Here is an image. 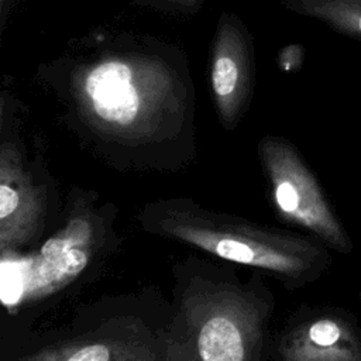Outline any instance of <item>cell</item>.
Here are the masks:
<instances>
[{"label":"cell","mask_w":361,"mask_h":361,"mask_svg":"<svg viewBox=\"0 0 361 361\" xmlns=\"http://www.w3.org/2000/svg\"><path fill=\"white\" fill-rule=\"evenodd\" d=\"M276 59L282 71L298 69L302 62V48L299 45H288L278 52Z\"/></svg>","instance_id":"8fae6325"},{"label":"cell","mask_w":361,"mask_h":361,"mask_svg":"<svg viewBox=\"0 0 361 361\" xmlns=\"http://www.w3.org/2000/svg\"><path fill=\"white\" fill-rule=\"evenodd\" d=\"M360 302H361V289H360Z\"/></svg>","instance_id":"5bb4252c"},{"label":"cell","mask_w":361,"mask_h":361,"mask_svg":"<svg viewBox=\"0 0 361 361\" xmlns=\"http://www.w3.org/2000/svg\"><path fill=\"white\" fill-rule=\"evenodd\" d=\"M257 152L278 217L331 251L351 254L354 244L299 149L285 137L267 134L258 141Z\"/></svg>","instance_id":"5b68a950"},{"label":"cell","mask_w":361,"mask_h":361,"mask_svg":"<svg viewBox=\"0 0 361 361\" xmlns=\"http://www.w3.org/2000/svg\"><path fill=\"white\" fill-rule=\"evenodd\" d=\"M137 219L148 234L193 247L237 267L261 271L289 290L316 282L333 262L331 250L310 234L221 213L190 197L152 200Z\"/></svg>","instance_id":"3957f363"},{"label":"cell","mask_w":361,"mask_h":361,"mask_svg":"<svg viewBox=\"0 0 361 361\" xmlns=\"http://www.w3.org/2000/svg\"><path fill=\"white\" fill-rule=\"evenodd\" d=\"M254 38L234 11H221L209 49V87L220 126L233 131L247 114L255 89Z\"/></svg>","instance_id":"8992f818"},{"label":"cell","mask_w":361,"mask_h":361,"mask_svg":"<svg viewBox=\"0 0 361 361\" xmlns=\"http://www.w3.org/2000/svg\"><path fill=\"white\" fill-rule=\"evenodd\" d=\"M252 269L189 257L173 267V300L157 329L159 361H268L275 296Z\"/></svg>","instance_id":"7a4b0ae2"},{"label":"cell","mask_w":361,"mask_h":361,"mask_svg":"<svg viewBox=\"0 0 361 361\" xmlns=\"http://www.w3.org/2000/svg\"><path fill=\"white\" fill-rule=\"evenodd\" d=\"M290 11L317 18L334 30L361 37V0H281Z\"/></svg>","instance_id":"9c48e42d"},{"label":"cell","mask_w":361,"mask_h":361,"mask_svg":"<svg viewBox=\"0 0 361 361\" xmlns=\"http://www.w3.org/2000/svg\"><path fill=\"white\" fill-rule=\"evenodd\" d=\"M126 361H159V355H158V343H157V334L155 337L145 344L144 347H141L138 351H135L130 358H127Z\"/></svg>","instance_id":"7c38bea8"},{"label":"cell","mask_w":361,"mask_h":361,"mask_svg":"<svg viewBox=\"0 0 361 361\" xmlns=\"http://www.w3.org/2000/svg\"><path fill=\"white\" fill-rule=\"evenodd\" d=\"M16 0H0V32H3Z\"/></svg>","instance_id":"4fadbf2b"},{"label":"cell","mask_w":361,"mask_h":361,"mask_svg":"<svg viewBox=\"0 0 361 361\" xmlns=\"http://www.w3.org/2000/svg\"><path fill=\"white\" fill-rule=\"evenodd\" d=\"M24 104L3 82L0 92V252L34 248L44 237L49 196L20 135Z\"/></svg>","instance_id":"277c9868"},{"label":"cell","mask_w":361,"mask_h":361,"mask_svg":"<svg viewBox=\"0 0 361 361\" xmlns=\"http://www.w3.org/2000/svg\"><path fill=\"white\" fill-rule=\"evenodd\" d=\"M134 4L173 16H195L202 11L206 0H131Z\"/></svg>","instance_id":"30bf717a"},{"label":"cell","mask_w":361,"mask_h":361,"mask_svg":"<svg viewBox=\"0 0 361 361\" xmlns=\"http://www.w3.org/2000/svg\"><path fill=\"white\" fill-rule=\"evenodd\" d=\"M268 361H361V326L347 309L302 306L274 333Z\"/></svg>","instance_id":"52a82bcc"},{"label":"cell","mask_w":361,"mask_h":361,"mask_svg":"<svg viewBox=\"0 0 361 361\" xmlns=\"http://www.w3.org/2000/svg\"><path fill=\"white\" fill-rule=\"evenodd\" d=\"M155 334L140 320L114 319L93 333L38 347L14 361H126Z\"/></svg>","instance_id":"ba28073f"},{"label":"cell","mask_w":361,"mask_h":361,"mask_svg":"<svg viewBox=\"0 0 361 361\" xmlns=\"http://www.w3.org/2000/svg\"><path fill=\"white\" fill-rule=\"evenodd\" d=\"M65 126L120 171H176L196 155V89L182 47L96 27L38 65Z\"/></svg>","instance_id":"6da1fadb"}]
</instances>
